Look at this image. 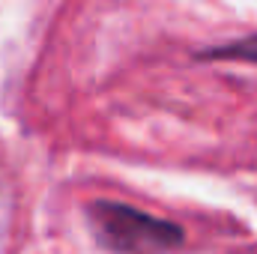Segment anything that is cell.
I'll use <instances>...</instances> for the list:
<instances>
[{"label":"cell","instance_id":"obj_2","mask_svg":"<svg viewBox=\"0 0 257 254\" xmlns=\"http://www.w3.org/2000/svg\"><path fill=\"white\" fill-rule=\"evenodd\" d=\"M197 57H209V60H248V63H257V36L239 39V42H227V45H218V48H206Z\"/></svg>","mask_w":257,"mask_h":254},{"label":"cell","instance_id":"obj_1","mask_svg":"<svg viewBox=\"0 0 257 254\" xmlns=\"http://www.w3.org/2000/svg\"><path fill=\"white\" fill-rule=\"evenodd\" d=\"M96 242L111 254H171L183 248L186 233L180 224L141 212L117 200H93L84 206Z\"/></svg>","mask_w":257,"mask_h":254}]
</instances>
